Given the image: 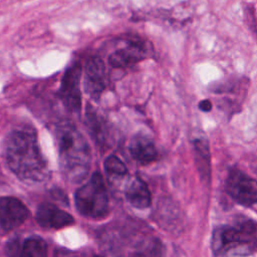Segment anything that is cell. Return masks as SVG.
<instances>
[{
  "label": "cell",
  "mask_w": 257,
  "mask_h": 257,
  "mask_svg": "<svg viewBox=\"0 0 257 257\" xmlns=\"http://www.w3.org/2000/svg\"><path fill=\"white\" fill-rule=\"evenodd\" d=\"M107 82L105 65L100 57L90 56L84 63V90L90 98L97 100Z\"/></svg>",
  "instance_id": "cell-9"
},
{
  "label": "cell",
  "mask_w": 257,
  "mask_h": 257,
  "mask_svg": "<svg viewBox=\"0 0 257 257\" xmlns=\"http://www.w3.org/2000/svg\"><path fill=\"white\" fill-rule=\"evenodd\" d=\"M81 65L79 62H75L66 69L61 79L60 99L66 109L73 113H79L81 109Z\"/></svg>",
  "instance_id": "cell-6"
},
{
  "label": "cell",
  "mask_w": 257,
  "mask_h": 257,
  "mask_svg": "<svg viewBox=\"0 0 257 257\" xmlns=\"http://www.w3.org/2000/svg\"><path fill=\"white\" fill-rule=\"evenodd\" d=\"M29 216L24 203L13 196L0 197V232L7 233L22 225Z\"/></svg>",
  "instance_id": "cell-8"
},
{
  "label": "cell",
  "mask_w": 257,
  "mask_h": 257,
  "mask_svg": "<svg viewBox=\"0 0 257 257\" xmlns=\"http://www.w3.org/2000/svg\"><path fill=\"white\" fill-rule=\"evenodd\" d=\"M132 158L141 165H149L158 158V150L151 138L144 134L135 135L128 145Z\"/></svg>",
  "instance_id": "cell-13"
},
{
  "label": "cell",
  "mask_w": 257,
  "mask_h": 257,
  "mask_svg": "<svg viewBox=\"0 0 257 257\" xmlns=\"http://www.w3.org/2000/svg\"><path fill=\"white\" fill-rule=\"evenodd\" d=\"M4 152L7 166L24 183L37 184L49 178L50 171L33 126L25 124L12 130L5 140Z\"/></svg>",
  "instance_id": "cell-1"
},
{
  "label": "cell",
  "mask_w": 257,
  "mask_h": 257,
  "mask_svg": "<svg viewBox=\"0 0 257 257\" xmlns=\"http://www.w3.org/2000/svg\"><path fill=\"white\" fill-rule=\"evenodd\" d=\"M225 188L230 197L242 206L257 204V181L238 169H232L226 179Z\"/></svg>",
  "instance_id": "cell-5"
},
{
  "label": "cell",
  "mask_w": 257,
  "mask_h": 257,
  "mask_svg": "<svg viewBox=\"0 0 257 257\" xmlns=\"http://www.w3.org/2000/svg\"><path fill=\"white\" fill-rule=\"evenodd\" d=\"M149 47L147 43L138 37L128 38L124 45L114 50L108 56V63L115 68L131 67L148 57Z\"/></svg>",
  "instance_id": "cell-7"
},
{
  "label": "cell",
  "mask_w": 257,
  "mask_h": 257,
  "mask_svg": "<svg viewBox=\"0 0 257 257\" xmlns=\"http://www.w3.org/2000/svg\"><path fill=\"white\" fill-rule=\"evenodd\" d=\"M85 124L94 142L101 148H107L110 145L111 134L107 120L90 104H87L85 110Z\"/></svg>",
  "instance_id": "cell-12"
},
{
  "label": "cell",
  "mask_w": 257,
  "mask_h": 257,
  "mask_svg": "<svg viewBox=\"0 0 257 257\" xmlns=\"http://www.w3.org/2000/svg\"><path fill=\"white\" fill-rule=\"evenodd\" d=\"M36 222L43 228L61 229L74 223L73 217L51 203H42L35 214Z\"/></svg>",
  "instance_id": "cell-11"
},
{
  "label": "cell",
  "mask_w": 257,
  "mask_h": 257,
  "mask_svg": "<svg viewBox=\"0 0 257 257\" xmlns=\"http://www.w3.org/2000/svg\"><path fill=\"white\" fill-rule=\"evenodd\" d=\"M125 199L135 208L146 209L151 206L152 195L147 183L140 177H135L125 189Z\"/></svg>",
  "instance_id": "cell-14"
},
{
  "label": "cell",
  "mask_w": 257,
  "mask_h": 257,
  "mask_svg": "<svg viewBox=\"0 0 257 257\" xmlns=\"http://www.w3.org/2000/svg\"><path fill=\"white\" fill-rule=\"evenodd\" d=\"M59 166L71 183L86 178L91 164L90 147L77 127L70 121H62L55 128Z\"/></svg>",
  "instance_id": "cell-2"
},
{
  "label": "cell",
  "mask_w": 257,
  "mask_h": 257,
  "mask_svg": "<svg viewBox=\"0 0 257 257\" xmlns=\"http://www.w3.org/2000/svg\"><path fill=\"white\" fill-rule=\"evenodd\" d=\"M5 253L8 257H48V248L41 237L29 236L9 240L5 245Z\"/></svg>",
  "instance_id": "cell-10"
},
{
  "label": "cell",
  "mask_w": 257,
  "mask_h": 257,
  "mask_svg": "<svg viewBox=\"0 0 257 257\" xmlns=\"http://www.w3.org/2000/svg\"><path fill=\"white\" fill-rule=\"evenodd\" d=\"M244 14H245V21L247 22L249 29L252 31L253 34L257 35V18H256L254 7L252 5H247V7L244 10Z\"/></svg>",
  "instance_id": "cell-18"
},
{
  "label": "cell",
  "mask_w": 257,
  "mask_h": 257,
  "mask_svg": "<svg viewBox=\"0 0 257 257\" xmlns=\"http://www.w3.org/2000/svg\"><path fill=\"white\" fill-rule=\"evenodd\" d=\"M74 201L77 211L84 217L100 219L108 214L109 200L100 173H93L90 179L76 190Z\"/></svg>",
  "instance_id": "cell-4"
},
{
  "label": "cell",
  "mask_w": 257,
  "mask_h": 257,
  "mask_svg": "<svg viewBox=\"0 0 257 257\" xmlns=\"http://www.w3.org/2000/svg\"><path fill=\"white\" fill-rule=\"evenodd\" d=\"M249 86V79L247 77H240V78H228L223 81L217 82L216 84L212 85L210 89L213 93L219 94H233L234 96L244 100L247 89Z\"/></svg>",
  "instance_id": "cell-16"
},
{
  "label": "cell",
  "mask_w": 257,
  "mask_h": 257,
  "mask_svg": "<svg viewBox=\"0 0 257 257\" xmlns=\"http://www.w3.org/2000/svg\"><path fill=\"white\" fill-rule=\"evenodd\" d=\"M199 108L202 111H210L212 108V102L209 99H204L199 103Z\"/></svg>",
  "instance_id": "cell-19"
},
{
  "label": "cell",
  "mask_w": 257,
  "mask_h": 257,
  "mask_svg": "<svg viewBox=\"0 0 257 257\" xmlns=\"http://www.w3.org/2000/svg\"><path fill=\"white\" fill-rule=\"evenodd\" d=\"M194 158L197 169L203 180H210L211 158L208 141L204 138H198L193 141Z\"/></svg>",
  "instance_id": "cell-15"
},
{
  "label": "cell",
  "mask_w": 257,
  "mask_h": 257,
  "mask_svg": "<svg viewBox=\"0 0 257 257\" xmlns=\"http://www.w3.org/2000/svg\"><path fill=\"white\" fill-rule=\"evenodd\" d=\"M104 170L107 175L113 177H122L127 174V169L123 162L116 156H109L104 161Z\"/></svg>",
  "instance_id": "cell-17"
},
{
  "label": "cell",
  "mask_w": 257,
  "mask_h": 257,
  "mask_svg": "<svg viewBox=\"0 0 257 257\" xmlns=\"http://www.w3.org/2000/svg\"><path fill=\"white\" fill-rule=\"evenodd\" d=\"M214 257H248L257 249V227L244 219L232 225L217 227L211 239Z\"/></svg>",
  "instance_id": "cell-3"
}]
</instances>
